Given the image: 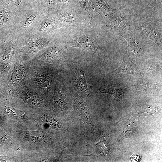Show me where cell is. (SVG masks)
Instances as JSON below:
<instances>
[{
	"mask_svg": "<svg viewBox=\"0 0 162 162\" xmlns=\"http://www.w3.org/2000/svg\"><path fill=\"white\" fill-rule=\"evenodd\" d=\"M136 89L143 92L153 91L156 89H160V85L158 84L147 83L141 85L135 86Z\"/></svg>",
	"mask_w": 162,
	"mask_h": 162,
	"instance_id": "e0dca14e",
	"label": "cell"
},
{
	"mask_svg": "<svg viewBox=\"0 0 162 162\" xmlns=\"http://www.w3.org/2000/svg\"><path fill=\"white\" fill-rule=\"evenodd\" d=\"M72 106V109L81 116L85 121L91 127L92 129H94L96 132H98V130L92 124L90 118L87 105L81 96L74 91L73 93Z\"/></svg>",
	"mask_w": 162,
	"mask_h": 162,
	"instance_id": "9c48e42d",
	"label": "cell"
},
{
	"mask_svg": "<svg viewBox=\"0 0 162 162\" xmlns=\"http://www.w3.org/2000/svg\"><path fill=\"white\" fill-rule=\"evenodd\" d=\"M121 73L130 74L139 79L142 78L140 70L132 61L127 52L123 55V61L120 66L110 73L115 75Z\"/></svg>",
	"mask_w": 162,
	"mask_h": 162,
	"instance_id": "30bf717a",
	"label": "cell"
},
{
	"mask_svg": "<svg viewBox=\"0 0 162 162\" xmlns=\"http://www.w3.org/2000/svg\"><path fill=\"white\" fill-rule=\"evenodd\" d=\"M73 92L60 80L57 82L53 93V104L54 107L65 116L72 110Z\"/></svg>",
	"mask_w": 162,
	"mask_h": 162,
	"instance_id": "3957f363",
	"label": "cell"
},
{
	"mask_svg": "<svg viewBox=\"0 0 162 162\" xmlns=\"http://www.w3.org/2000/svg\"><path fill=\"white\" fill-rule=\"evenodd\" d=\"M120 35L127 40L128 44L127 49L134 52L136 57H139L141 52V44L137 35L129 31H122Z\"/></svg>",
	"mask_w": 162,
	"mask_h": 162,
	"instance_id": "8fae6325",
	"label": "cell"
},
{
	"mask_svg": "<svg viewBox=\"0 0 162 162\" xmlns=\"http://www.w3.org/2000/svg\"><path fill=\"white\" fill-rule=\"evenodd\" d=\"M55 22L50 17L40 20L38 24L30 33L41 35L51 31L55 27Z\"/></svg>",
	"mask_w": 162,
	"mask_h": 162,
	"instance_id": "5bb4252c",
	"label": "cell"
},
{
	"mask_svg": "<svg viewBox=\"0 0 162 162\" xmlns=\"http://www.w3.org/2000/svg\"><path fill=\"white\" fill-rule=\"evenodd\" d=\"M88 10L99 13L103 17L115 10L110 6L106 0H90Z\"/></svg>",
	"mask_w": 162,
	"mask_h": 162,
	"instance_id": "7c38bea8",
	"label": "cell"
},
{
	"mask_svg": "<svg viewBox=\"0 0 162 162\" xmlns=\"http://www.w3.org/2000/svg\"><path fill=\"white\" fill-rule=\"evenodd\" d=\"M17 14L6 4H0V42L15 34Z\"/></svg>",
	"mask_w": 162,
	"mask_h": 162,
	"instance_id": "5b68a950",
	"label": "cell"
},
{
	"mask_svg": "<svg viewBox=\"0 0 162 162\" xmlns=\"http://www.w3.org/2000/svg\"><path fill=\"white\" fill-rule=\"evenodd\" d=\"M40 20L37 4L18 12L15 34L31 33L35 28Z\"/></svg>",
	"mask_w": 162,
	"mask_h": 162,
	"instance_id": "277c9868",
	"label": "cell"
},
{
	"mask_svg": "<svg viewBox=\"0 0 162 162\" xmlns=\"http://www.w3.org/2000/svg\"><path fill=\"white\" fill-rule=\"evenodd\" d=\"M70 0H56V3L64 5L68 3Z\"/></svg>",
	"mask_w": 162,
	"mask_h": 162,
	"instance_id": "ffe728a7",
	"label": "cell"
},
{
	"mask_svg": "<svg viewBox=\"0 0 162 162\" xmlns=\"http://www.w3.org/2000/svg\"><path fill=\"white\" fill-rule=\"evenodd\" d=\"M36 1L37 3L41 2L49 8L54 7L56 4V0H36Z\"/></svg>",
	"mask_w": 162,
	"mask_h": 162,
	"instance_id": "d6986e66",
	"label": "cell"
},
{
	"mask_svg": "<svg viewBox=\"0 0 162 162\" xmlns=\"http://www.w3.org/2000/svg\"><path fill=\"white\" fill-rule=\"evenodd\" d=\"M9 0H0V4H7Z\"/></svg>",
	"mask_w": 162,
	"mask_h": 162,
	"instance_id": "44dd1931",
	"label": "cell"
},
{
	"mask_svg": "<svg viewBox=\"0 0 162 162\" xmlns=\"http://www.w3.org/2000/svg\"><path fill=\"white\" fill-rule=\"evenodd\" d=\"M68 47L67 45L50 46L44 52L32 60L44 61L58 66L64 61L66 50Z\"/></svg>",
	"mask_w": 162,
	"mask_h": 162,
	"instance_id": "8992f818",
	"label": "cell"
},
{
	"mask_svg": "<svg viewBox=\"0 0 162 162\" xmlns=\"http://www.w3.org/2000/svg\"><path fill=\"white\" fill-rule=\"evenodd\" d=\"M57 67L46 62L29 63L26 85L44 94H53L60 79Z\"/></svg>",
	"mask_w": 162,
	"mask_h": 162,
	"instance_id": "6da1fadb",
	"label": "cell"
},
{
	"mask_svg": "<svg viewBox=\"0 0 162 162\" xmlns=\"http://www.w3.org/2000/svg\"><path fill=\"white\" fill-rule=\"evenodd\" d=\"M78 3L83 10L87 13L89 20L92 21V18L89 12L88 4L90 0H77Z\"/></svg>",
	"mask_w": 162,
	"mask_h": 162,
	"instance_id": "ac0fdd59",
	"label": "cell"
},
{
	"mask_svg": "<svg viewBox=\"0 0 162 162\" xmlns=\"http://www.w3.org/2000/svg\"><path fill=\"white\" fill-rule=\"evenodd\" d=\"M68 46L78 47L89 52L97 53L102 49L98 44L96 38L89 35H84L66 42Z\"/></svg>",
	"mask_w": 162,
	"mask_h": 162,
	"instance_id": "ba28073f",
	"label": "cell"
},
{
	"mask_svg": "<svg viewBox=\"0 0 162 162\" xmlns=\"http://www.w3.org/2000/svg\"><path fill=\"white\" fill-rule=\"evenodd\" d=\"M16 37L22 52L29 58L50 44L48 38L41 35L27 33L17 34Z\"/></svg>",
	"mask_w": 162,
	"mask_h": 162,
	"instance_id": "7a4b0ae2",
	"label": "cell"
},
{
	"mask_svg": "<svg viewBox=\"0 0 162 162\" xmlns=\"http://www.w3.org/2000/svg\"><path fill=\"white\" fill-rule=\"evenodd\" d=\"M59 19V21L62 24H71L76 21V18L72 14L68 12H64L60 15Z\"/></svg>",
	"mask_w": 162,
	"mask_h": 162,
	"instance_id": "2e32d148",
	"label": "cell"
},
{
	"mask_svg": "<svg viewBox=\"0 0 162 162\" xmlns=\"http://www.w3.org/2000/svg\"><path fill=\"white\" fill-rule=\"evenodd\" d=\"M96 93H105L113 96L117 100L119 97L123 94L130 93L125 89L121 87L113 86L110 82H105L101 86H99L95 90Z\"/></svg>",
	"mask_w": 162,
	"mask_h": 162,
	"instance_id": "4fadbf2b",
	"label": "cell"
},
{
	"mask_svg": "<svg viewBox=\"0 0 162 162\" xmlns=\"http://www.w3.org/2000/svg\"><path fill=\"white\" fill-rule=\"evenodd\" d=\"M72 80L74 92L87 96L90 95L86 75L80 64H75L73 65Z\"/></svg>",
	"mask_w": 162,
	"mask_h": 162,
	"instance_id": "52a82bcc",
	"label": "cell"
},
{
	"mask_svg": "<svg viewBox=\"0 0 162 162\" xmlns=\"http://www.w3.org/2000/svg\"><path fill=\"white\" fill-rule=\"evenodd\" d=\"M141 24L140 30L142 34L146 38H148L157 44L160 43L161 41L159 34L157 31L146 21H144Z\"/></svg>",
	"mask_w": 162,
	"mask_h": 162,
	"instance_id": "9a60e30c",
	"label": "cell"
}]
</instances>
